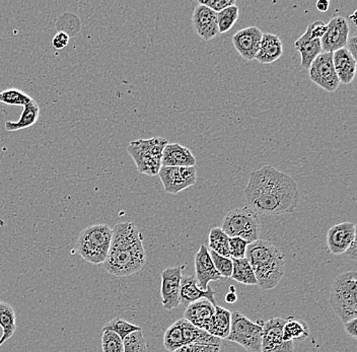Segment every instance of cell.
<instances>
[{"label":"cell","mask_w":357,"mask_h":352,"mask_svg":"<svg viewBox=\"0 0 357 352\" xmlns=\"http://www.w3.org/2000/svg\"><path fill=\"white\" fill-rule=\"evenodd\" d=\"M245 196L252 209L263 215L294 213L300 201L298 184L294 179L272 166L252 171Z\"/></svg>","instance_id":"obj_1"},{"label":"cell","mask_w":357,"mask_h":352,"mask_svg":"<svg viewBox=\"0 0 357 352\" xmlns=\"http://www.w3.org/2000/svg\"><path fill=\"white\" fill-rule=\"evenodd\" d=\"M110 249L104 267L116 277L137 273L146 263L144 238L137 226L131 222L117 224L112 229Z\"/></svg>","instance_id":"obj_2"},{"label":"cell","mask_w":357,"mask_h":352,"mask_svg":"<svg viewBox=\"0 0 357 352\" xmlns=\"http://www.w3.org/2000/svg\"><path fill=\"white\" fill-rule=\"evenodd\" d=\"M245 259L255 273L257 285L262 289H273L284 275V255L275 245L257 240L248 245Z\"/></svg>","instance_id":"obj_3"},{"label":"cell","mask_w":357,"mask_h":352,"mask_svg":"<svg viewBox=\"0 0 357 352\" xmlns=\"http://www.w3.org/2000/svg\"><path fill=\"white\" fill-rule=\"evenodd\" d=\"M112 227L108 224H91L80 231L75 250L84 261L93 265L106 261L110 249Z\"/></svg>","instance_id":"obj_4"},{"label":"cell","mask_w":357,"mask_h":352,"mask_svg":"<svg viewBox=\"0 0 357 352\" xmlns=\"http://www.w3.org/2000/svg\"><path fill=\"white\" fill-rule=\"evenodd\" d=\"M357 274L356 270L341 273L332 284L330 303L343 323L357 318Z\"/></svg>","instance_id":"obj_5"},{"label":"cell","mask_w":357,"mask_h":352,"mask_svg":"<svg viewBox=\"0 0 357 352\" xmlns=\"http://www.w3.org/2000/svg\"><path fill=\"white\" fill-rule=\"evenodd\" d=\"M169 144L164 137L134 140L129 144L127 153L131 155L140 174L156 176L162 168V151Z\"/></svg>","instance_id":"obj_6"},{"label":"cell","mask_w":357,"mask_h":352,"mask_svg":"<svg viewBox=\"0 0 357 352\" xmlns=\"http://www.w3.org/2000/svg\"><path fill=\"white\" fill-rule=\"evenodd\" d=\"M261 220L258 213L250 207L233 209L225 215L222 229L227 237H238L249 244L259 240Z\"/></svg>","instance_id":"obj_7"},{"label":"cell","mask_w":357,"mask_h":352,"mask_svg":"<svg viewBox=\"0 0 357 352\" xmlns=\"http://www.w3.org/2000/svg\"><path fill=\"white\" fill-rule=\"evenodd\" d=\"M227 340L238 343L248 352H261L262 325L260 322H252L240 312H234Z\"/></svg>","instance_id":"obj_8"},{"label":"cell","mask_w":357,"mask_h":352,"mask_svg":"<svg viewBox=\"0 0 357 352\" xmlns=\"http://www.w3.org/2000/svg\"><path fill=\"white\" fill-rule=\"evenodd\" d=\"M309 77L314 84L326 91L334 93L340 84L333 64V53L322 52L312 61Z\"/></svg>","instance_id":"obj_9"},{"label":"cell","mask_w":357,"mask_h":352,"mask_svg":"<svg viewBox=\"0 0 357 352\" xmlns=\"http://www.w3.org/2000/svg\"><path fill=\"white\" fill-rule=\"evenodd\" d=\"M165 191L177 195L197 182L195 167H162L158 174Z\"/></svg>","instance_id":"obj_10"},{"label":"cell","mask_w":357,"mask_h":352,"mask_svg":"<svg viewBox=\"0 0 357 352\" xmlns=\"http://www.w3.org/2000/svg\"><path fill=\"white\" fill-rule=\"evenodd\" d=\"M284 318H272L262 324L261 352H294V342L283 339Z\"/></svg>","instance_id":"obj_11"},{"label":"cell","mask_w":357,"mask_h":352,"mask_svg":"<svg viewBox=\"0 0 357 352\" xmlns=\"http://www.w3.org/2000/svg\"><path fill=\"white\" fill-rule=\"evenodd\" d=\"M182 277V267H169L162 271L160 296L162 306L167 311L176 309L181 305L180 289Z\"/></svg>","instance_id":"obj_12"},{"label":"cell","mask_w":357,"mask_h":352,"mask_svg":"<svg viewBox=\"0 0 357 352\" xmlns=\"http://www.w3.org/2000/svg\"><path fill=\"white\" fill-rule=\"evenodd\" d=\"M350 26L345 17H335L327 24V30L321 39L324 52L333 53L345 48L349 39Z\"/></svg>","instance_id":"obj_13"},{"label":"cell","mask_w":357,"mask_h":352,"mask_svg":"<svg viewBox=\"0 0 357 352\" xmlns=\"http://www.w3.org/2000/svg\"><path fill=\"white\" fill-rule=\"evenodd\" d=\"M356 240V227L352 222H342L330 227L327 233V245L333 255H343Z\"/></svg>","instance_id":"obj_14"},{"label":"cell","mask_w":357,"mask_h":352,"mask_svg":"<svg viewBox=\"0 0 357 352\" xmlns=\"http://www.w3.org/2000/svg\"><path fill=\"white\" fill-rule=\"evenodd\" d=\"M263 33L257 26H249L243 29L234 35L233 44L234 49L238 54L248 61L255 59L259 48H260L261 40Z\"/></svg>","instance_id":"obj_15"},{"label":"cell","mask_w":357,"mask_h":352,"mask_svg":"<svg viewBox=\"0 0 357 352\" xmlns=\"http://www.w3.org/2000/svg\"><path fill=\"white\" fill-rule=\"evenodd\" d=\"M192 26L196 34L204 41H211L220 35L218 13L201 4H198L197 8L194 10Z\"/></svg>","instance_id":"obj_16"},{"label":"cell","mask_w":357,"mask_h":352,"mask_svg":"<svg viewBox=\"0 0 357 352\" xmlns=\"http://www.w3.org/2000/svg\"><path fill=\"white\" fill-rule=\"evenodd\" d=\"M194 266H195L196 280L203 291L208 289L209 282H218L222 278L214 267L209 255V250L204 245H201L199 250L194 257Z\"/></svg>","instance_id":"obj_17"},{"label":"cell","mask_w":357,"mask_h":352,"mask_svg":"<svg viewBox=\"0 0 357 352\" xmlns=\"http://www.w3.org/2000/svg\"><path fill=\"white\" fill-rule=\"evenodd\" d=\"M209 300L212 305L216 306L215 291L208 286L206 291H203L198 285L195 275L184 276L181 280L180 289V300L181 304L188 307L189 305L198 300Z\"/></svg>","instance_id":"obj_18"},{"label":"cell","mask_w":357,"mask_h":352,"mask_svg":"<svg viewBox=\"0 0 357 352\" xmlns=\"http://www.w3.org/2000/svg\"><path fill=\"white\" fill-rule=\"evenodd\" d=\"M215 313V306L209 300H203L189 305L185 309L184 319L198 328L206 331Z\"/></svg>","instance_id":"obj_19"},{"label":"cell","mask_w":357,"mask_h":352,"mask_svg":"<svg viewBox=\"0 0 357 352\" xmlns=\"http://www.w3.org/2000/svg\"><path fill=\"white\" fill-rule=\"evenodd\" d=\"M196 159L186 146L167 144L162 151V167H195Z\"/></svg>","instance_id":"obj_20"},{"label":"cell","mask_w":357,"mask_h":352,"mask_svg":"<svg viewBox=\"0 0 357 352\" xmlns=\"http://www.w3.org/2000/svg\"><path fill=\"white\" fill-rule=\"evenodd\" d=\"M333 64L340 84H349L356 75V59L346 48L333 52Z\"/></svg>","instance_id":"obj_21"},{"label":"cell","mask_w":357,"mask_h":352,"mask_svg":"<svg viewBox=\"0 0 357 352\" xmlns=\"http://www.w3.org/2000/svg\"><path fill=\"white\" fill-rule=\"evenodd\" d=\"M283 45L278 36L266 33L263 34L260 48L255 59L262 64H271L282 56Z\"/></svg>","instance_id":"obj_22"},{"label":"cell","mask_w":357,"mask_h":352,"mask_svg":"<svg viewBox=\"0 0 357 352\" xmlns=\"http://www.w3.org/2000/svg\"><path fill=\"white\" fill-rule=\"evenodd\" d=\"M294 47L300 52L301 66L307 70H309L312 61L322 53L321 40L312 39L307 31H305V34L296 40Z\"/></svg>","instance_id":"obj_23"},{"label":"cell","mask_w":357,"mask_h":352,"mask_svg":"<svg viewBox=\"0 0 357 352\" xmlns=\"http://www.w3.org/2000/svg\"><path fill=\"white\" fill-rule=\"evenodd\" d=\"M181 326H182L183 336H184L185 345L187 344H213L220 345L222 339L212 336L205 330L198 328L193 324L185 320L184 318L180 319Z\"/></svg>","instance_id":"obj_24"},{"label":"cell","mask_w":357,"mask_h":352,"mask_svg":"<svg viewBox=\"0 0 357 352\" xmlns=\"http://www.w3.org/2000/svg\"><path fill=\"white\" fill-rule=\"evenodd\" d=\"M40 116V107L35 100H32L28 104L24 105V109L21 114V117L17 121H6L4 124L6 130L10 132L13 131L22 130V129L29 128L33 126V124L37 123L38 119Z\"/></svg>","instance_id":"obj_25"},{"label":"cell","mask_w":357,"mask_h":352,"mask_svg":"<svg viewBox=\"0 0 357 352\" xmlns=\"http://www.w3.org/2000/svg\"><path fill=\"white\" fill-rule=\"evenodd\" d=\"M231 313L222 307L215 306V313L206 331L212 336L227 339L231 330Z\"/></svg>","instance_id":"obj_26"},{"label":"cell","mask_w":357,"mask_h":352,"mask_svg":"<svg viewBox=\"0 0 357 352\" xmlns=\"http://www.w3.org/2000/svg\"><path fill=\"white\" fill-rule=\"evenodd\" d=\"M0 327L2 336L0 337V346L17 331V317L13 307L8 303L0 300Z\"/></svg>","instance_id":"obj_27"},{"label":"cell","mask_w":357,"mask_h":352,"mask_svg":"<svg viewBox=\"0 0 357 352\" xmlns=\"http://www.w3.org/2000/svg\"><path fill=\"white\" fill-rule=\"evenodd\" d=\"M283 339L289 341H301L307 339L310 335L309 325L301 320H294L292 317L287 318V323L283 326Z\"/></svg>","instance_id":"obj_28"},{"label":"cell","mask_w":357,"mask_h":352,"mask_svg":"<svg viewBox=\"0 0 357 352\" xmlns=\"http://www.w3.org/2000/svg\"><path fill=\"white\" fill-rule=\"evenodd\" d=\"M231 260H233V273L231 278L245 285L258 284L253 268L245 258Z\"/></svg>","instance_id":"obj_29"},{"label":"cell","mask_w":357,"mask_h":352,"mask_svg":"<svg viewBox=\"0 0 357 352\" xmlns=\"http://www.w3.org/2000/svg\"><path fill=\"white\" fill-rule=\"evenodd\" d=\"M229 239L222 227H213L209 233V248L218 255L231 258Z\"/></svg>","instance_id":"obj_30"},{"label":"cell","mask_w":357,"mask_h":352,"mask_svg":"<svg viewBox=\"0 0 357 352\" xmlns=\"http://www.w3.org/2000/svg\"><path fill=\"white\" fill-rule=\"evenodd\" d=\"M185 341L183 336L182 326H181V321H176L172 324L164 335V346L167 351L175 352L184 346Z\"/></svg>","instance_id":"obj_31"},{"label":"cell","mask_w":357,"mask_h":352,"mask_svg":"<svg viewBox=\"0 0 357 352\" xmlns=\"http://www.w3.org/2000/svg\"><path fill=\"white\" fill-rule=\"evenodd\" d=\"M108 330V331L114 332L117 334L121 339H124L126 336L130 335L131 333L136 331H142V328L137 325L132 324L128 321L122 318H115L110 322L106 323L102 327V331Z\"/></svg>","instance_id":"obj_32"},{"label":"cell","mask_w":357,"mask_h":352,"mask_svg":"<svg viewBox=\"0 0 357 352\" xmlns=\"http://www.w3.org/2000/svg\"><path fill=\"white\" fill-rule=\"evenodd\" d=\"M238 15H240V10H238V6H236V4L218 13V24L220 34L229 32L238 22Z\"/></svg>","instance_id":"obj_33"},{"label":"cell","mask_w":357,"mask_h":352,"mask_svg":"<svg viewBox=\"0 0 357 352\" xmlns=\"http://www.w3.org/2000/svg\"><path fill=\"white\" fill-rule=\"evenodd\" d=\"M32 98L17 89H8L0 93V102L8 106H22L32 101Z\"/></svg>","instance_id":"obj_34"},{"label":"cell","mask_w":357,"mask_h":352,"mask_svg":"<svg viewBox=\"0 0 357 352\" xmlns=\"http://www.w3.org/2000/svg\"><path fill=\"white\" fill-rule=\"evenodd\" d=\"M123 352H147L146 340L142 331H136L123 339Z\"/></svg>","instance_id":"obj_35"},{"label":"cell","mask_w":357,"mask_h":352,"mask_svg":"<svg viewBox=\"0 0 357 352\" xmlns=\"http://www.w3.org/2000/svg\"><path fill=\"white\" fill-rule=\"evenodd\" d=\"M209 255H211L214 267L222 275V277L231 278V273H233V260L231 258L218 255V253L211 250L209 251Z\"/></svg>","instance_id":"obj_36"},{"label":"cell","mask_w":357,"mask_h":352,"mask_svg":"<svg viewBox=\"0 0 357 352\" xmlns=\"http://www.w3.org/2000/svg\"><path fill=\"white\" fill-rule=\"evenodd\" d=\"M102 352H123V340L114 332L104 330L102 334Z\"/></svg>","instance_id":"obj_37"},{"label":"cell","mask_w":357,"mask_h":352,"mask_svg":"<svg viewBox=\"0 0 357 352\" xmlns=\"http://www.w3.org/2000/svg\"><path fill=\"white\" fill-rule=\"evenodd\" d=\"M229 243L231 259H243V258H245V251H247V247L249 245L247 240L241 239V238L233 237L229 238Z\"/></svg>","instance_id":"obj_38"},{"label":"cell","mask_w":357,"mask_h":352,"mask_svg":"<svg viewBox=\"0 0 357 352\" xmlns=\"http://www.w3.org/2000/svg\"><path fill=\"white\" fill-rule=\"evenodd\" d=\"M198 4L206 6L212 12L218 13L229 6H236V1L234 0H200Z\"/></svg>","instance_id":"obj_39"},{"label":"cell","mask_w":357,"mask_h":352,"mask_svg":"<svg viewBox=\"0 0 357 352\" xmlns=\"http://www.w3.org/2000/svg\"><path fill=\"white\" fill-rule=\"evenodd\" d=\"M220 345L213 344H187L175 352H220Z\"/></svg>","instance_id":"obj_40"},{"label":"cell","mask_w":357,"mask_h":352,"mask_svg":"<svg viewBox=\"0 0 357 352\" xmlns=\"http://www.w3.org/2000/svg\"><path fill=\"white\" fill-rule=\"evenodd\" d=\"M326 30H327V24L322 21L314 22V23L309 24L307 28V31L312 39H322Z\"/></svg>","instance_id":"obj_41"},{"label":"cell","mask_w":357,"mask_h":352,"mask_svg":"<svg viewBox=\"0 0 357 352\" xmlns=\"http://www.w3.org/2000/svg\"><path fill=\"white\" fill-rule=\"evenodd\" d=\"M69 43V36L66 32H58L57 34L54 36L52 40V45L54 47L56 50H62V49L66 48Z\"/></svg>","instance_id":"obj_42"},{"label":"cell","mask_w":357,"mask_h":352,"mask_svg":"<svg viewBox=\"0 0 357 352\" xmlns=\"http://www.w3.org/2000/svg\"><path fill=\"white\" fill-rule=\"evenodd\" d=\"M357 320L356 319H354V320L349 321V322L344 323V328L346 334H347L348 337L354 338V339H356L357 337Z\"/></svg>","instance_id":"obj_43"},{"label":"cell","mask_w":357,"mask_h":352,"mask_svg":"<svg viewBox=\"0 0 357 352\" xmlns=\"http://www.w3.org/2000/svg\"><path fill=\"white\" fill-rule=\"evenodd\" d=\"M346 49L349 51L350 54L354 57V59H356V36L354 35V37L349 38L347 41V44H346Z\"/></svg>","instance_id":"obj_44"},{"label":"cell","mask_w":357,"mask_h":352,"mask_svg":"<svg viewBox=\"0 0 357 352\" xmlns=\"http://www.w3.org/2000/svg\"><path fill=\"white\" fill-rule=\"evenodd\" d=\"M344 255L346 257L351 259L352 261H356L357 260V248H356V240L350 245L349 248L346 250Z\"/></svg>","instance_id":"obj_45"},{"label":"cell","mask_w":357,"mask_h":352,"mask_svg":"<svg viewBox=\"0 0 357 352\" xmlns=\"http://www.w3.org/2000/svg\"><path fill=\"white\" fill-rule=\"evenodd\" d=\"M316 6L319 12L325 13L329 10L330 2L328 0H321V1L317 2Z\"/></svg>","instance_id":"obj_46"},{"label":"cell","mask_w":357,"mask_h":352,"mask_svg":"<svg viewBox=\"0 0 357 352\" xmlns=\"http://www.w3.org/2000/svg\"><path fill=\"white\" fill-rule=\"evenodd\" d=\"M231 289L233 291H229V293L225 296V302L229 303V304H234V303H236V300H238V296H236L233 286L231 287Z\"/></svg>","instance_id":"obj_47"}]
</instances>
